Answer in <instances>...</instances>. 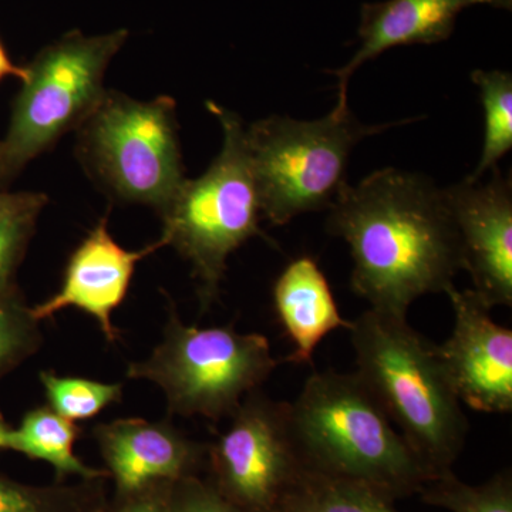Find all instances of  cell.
Masks as SVG:
<instances>
[{"label":"cell","instance_id":"6da1fadb","mask_svg":"<svg viewBox=\"0 0 512 512\" xmlns=\"http://www.w3.org/2000/svg\"><path fill=\"white\" fill-rule=\"evenodd\" d=\"M328 211L326 228L350 248V286L373 311L407 318L417 299L446 292L464 271L443 188L424 175L377 170L343 184Z\"/></svg>","mask_w":512,"mask_h":512},{"label":"cell","instance_id":"7a4b0ae2","mask_svg":"<svg viewBox=\"0 0 512 512\" xmlns=\"http://www.w3.org/2000/svg\"><path fill=\"white\" fill-rule=\"evenodd\" d=\"M349 333L356 376L431 480L451 471L466 444L468 420L441 369L436 345L407 318L373 309L352 320Z\"/></svg>","mask_w":512,"mask_h":512},{"label":"cell","instance_id":"3957f363","mask_svg":"<svg viewBox=\"0 0 512 512\" xmlns=\"http://www.w3.org/2000/svg\"><path fill=\"white\" fill-rule=\"evenodd\" d=\"M288 409L308 470L366 481L396 500L431 480L356 373H313Z\"/></svg>","mask_w":512,"mask_h":512},{"label":"cell","instance_id":"277c9868","mask_svg":"<svg viewBox=\"0 0 512 512\" xmlns=\"http://www.w3.org/2000/svg\"><path fill=\"white\" fill-rule=\"evenodd\" d=\"M224 133L220 154L195 180H185L161 214L165 247L190 262L201 311L220 298L229 256L261 234V201L247 148L245 124L234 111L208 101Z\"/></svg>","mask_w":512,"mask_h":512},{"label":"cell","instance_id":"5b68a950","mask_svg":"<svg viewBox=\"0 0 512 512\" xmlns=\"http://www.w3.org/2000/svg\"><path fill=\"white\" fill-rule=\"evenodd\" d=\"M278 366L261 333H241L232 325H185L171 303L163 340L147 359L128 365L127 377L157 384L168 416L218 423L261 389Z\"/></svg>","mask_w":512,"mask_h":512},{"label":"cell","instance_id":"8992f818","mask_svg":"<svg viewBox=\"0 0 512 512\" xmlns=\"http://www.w3.org/2000/svg\"><path fill=\"white\" fill-rule=\"evenodd\" d=\"M396 124L360 123L348 107L318 120L269 116L245 126L262 218L282 227L306 212L329 210L346 183L353 148Z\"/></svg>","mask_w":512,"mask_h":512},{"label":"cell","instance_id":"52a82bcc","mask_svg":"<svg viewBox=\"0 0 512 512\" xmlns=\"http://www.w3.org/2000/svg\"><path fill=\"white\" fill-rule=\"evenodd\" d=\"M77 128L84 164L114 197L160 214L170 207L187 180L174 99L138 101L106 90Z\"/></svg>","mask_w":512,"mask_h":512},{"label":"cell","instance_id":"ba28073f","mask_svg":"<svg viewBox=\"0 0 512 512\" xmlns=\"http://www.w3.org/2000/svg\"><path fill=\"white\" fill-rule=\"evenodd\" d=\"M127 37L126 29L97 36L73 30L26 64L8 133L0 141L5 183L96 109L106 92L107 67Z\"/></svg>","mask_w":512,"mask_h":512},{"label":"cell","instance_id":"9c48e42d","mask_svg":"<svg viewBox=\"0 0 512 512\" xmlns=\"http://www.w3.org/2000/svg\"><path fill=\"white\" fill-rule=\"evenodd\" d=\"M208 446V481L247 512H281L306 468L293 439L288 403L249 393Z\"/></svg>","mask_w":512,"mask_h":512},{"label":"cell","instance_id":"30bf717a","mask_svg":"<svg viewBox=\"0 0 512 512\" xmlns=\"http://www.w3.org/2000/svg\"><path fill=\"white\" fill-rule=\"evenodd\" d=\"M454 328L436 355L461 404L480 413L512 412V330L491 318L471 289H447Z\"/></svg>","mask_w":512,"mask_h":512},{"label":"cell","instance_id":"8fae6325","mask_svg":"<svg viewBox=\"0 0 512 512\" xmlns=\"http://www.w3.org/2000/svg\"><path fill=\"white\" fill-rule=\"evenodd\" d=\"M488 181L468 180L443 188L456 224L464 271L488 309L512 306V183L500 167Z\"/></svg>","mask_w":512,"mask_h":512},{"label":"cell","instance_id":"7c38bea8","mask_svg":"<svg viewBox=\"0 0 512 512\" xmlns=\"http://www.w3.org/2000/svg\"><path fill=\"white\" fill-rule=\"evenodd\" d=\"M93 437L114 481V498L198 476L207 464L208 444L190 439L170 419H117L97 424Z\"/></svg>","mask_w":512,"mask_h":512},{"label":"cell","instance_id":"4fadbf2b","mask_svg":"<svg viewBox=\"0 0 512 512\" xmlns=\"http://www.w3.org/2000/svg\"><path fill=\"white\" fill-rule=\"evenodd\" d=\"M164 247L160 238L138 251L123 248L111 237L107 218H103L70 255L59 292L32 306L33 316L42 322L74 308L96 319L107 342L116 343L120 332L111 318L126 299L136 266Z\"/></svg>","mask_w":512,"mask_h":512},{"label":"cell","instance_id":"5bb4252c","mask_svg":"<svg viewBox=\"0 0 512 512\" xmlns=\"http://www.w3.org/2000/svg\"><path fill=\"white\" fill-rule=\"evenodd\" d=\"M493 5V0H384L363 3L357 36L359 50L345 66L328 73L338 77L335 109H348V87L357 69L393 47L434 45L453 35L463 10Z\"/></svg>","mask_w":512,"mask_h":512},{"label":"cell","instance_id":"9a60e30c","mask_svg":"<svg viewBox=\"0 0 512 512\" xmlns=\"http://www.w3.org/2000/svg\"><path fill=\"white\" fill-rule=\"evenodd\" d=\"M274 309L293 350L286 362L311 365L320 343L352 322L343 318L328 278L311 256L286 265L272 289Z\"/></svg>","mask_w":512,"mask_h":512},{"label":"cell","instance_id":"2e32d148","mask_svg":"<svg viewBox=\"0 0 512 512\" xmlns=\"http://www.w3.org/2000/svg\"><path fill=\"white\" fill-rule=\"evenodd\" d=\"M80 436L82 429L74 421L64 419L46 404L29 410L19 426L12 429L9 450L49 463L55 468L56 483H63L67 477L110 480L106 468L87 466L76 456L74 444Z\"/></svg>","mask_w":512,"mask_h":512},{"label":"cell","instance_id":"e0dca14e","mask_svg":"<svg viewBox=\"0 0 512 512\" xmlns=\"http://www.w3.org/2000/svg\"><path fill=\"white\" fill-rule=\"evenodd\" d=\"M396 501L366 481L308 470L281 512H400Z\"/></svg>","mask_w":512,"mask_h":512},{"label":"cell","instance_id":"ac0fdd59","mask_svg":"<svg viewBox=\"0 0 512 512\" xmlns=\"http://www.w3.org/2000/svg\"><path fill=\"white\" fill-rule=\"evenodd\" d=\"M107 480L30 485L0 473V512H104L110 503Z\"/></svg>","mask_w":512,"mask_h":512},{"label":"cell","instance_id":"d6986e66","mask_svg":"<svg viewBox=\"0 0 512 512\" xmlns=\"http://www.w3.org/2000/svg\"><path fill=\"white\" fill-rule=\"evenodd\" d=\"M471 80L478 87L483 104V153L468 180H481L498 167L501 158L512 148V74L504 70H474Z\"/></svg>","mask_w":512,"mask_h":512},{"label":"cell","instance_id":"ffe728a7","mask_svg":"<svg viewBox=\"0 0 512 512\" xmlns=\"http://www.w3.org/2000/svg\"><path fill=\"white\" fill-rule=\"evenodd\" d=\"M417 494L424 504L450 512H512V474L503 470L487 483L470 485L451 470L427 481Z\"/></svg>","mask_w":512,"mask_h":512},{"label":"cell","instance_id":"44dd1931","mask_svg":"<svg viewBox=\"0 0 512 512\" xmlns=\"http://www.w3.org/2000/svg\"><path fill=\"white\" fill-rule=\"evenodd\" d=\"M47 406L70 421L90 420L111 404L121 402L123 384L84 377L59 376L53 370L39 373Z\"/></svg>","mask_w":512,"mask_h":512},{"label":"cell","instance_id":"7402d4cb","mask_svg":"<svg viewBox=\"0 0 512 512\" xmlns=\"http://www.w3.org/2000/svg\"><path fill=\"white\" fill-rule=\"evenodd\" d=\"M42 345L40 322L19 288L0 293V379L28 362Z\"/></svg>","mask_w":512,"mask_h":512},{"label":"cell","instance_id":"603a6c76","mask_svg":"<svg viewBox=\"0 0 512 512\" xmlns=\"http://www.w3.org/2000/svg\"><path fill=\"white\" fill-rule=\"evenodd\" d=\"M47 197L39 194L25 207L0 217V293L18 288L15 282Z\"/></svg>","mask_w":512,"mask_h":512},{"label":"cell","instance_id":"cb8c5ba5","mask_svg":"<svg viewBox=\"0 0 512 512\" xmlns=\"http://www.w3.org/2000/svg\"><path fill=\"white\" fill-rule=\"evenodd\" d=\"M168 512H247L222 497L200 476L187 477L171 485Z\"/></svg>","mask_w":512,"mask_h":512},{"label":"cell","instance_id":"d4e9b609","mask_svg":"<svg viewBox=\"0 0 512 512\" xmlns=\"http://www.w3.org/2000/svg\"><path fill=\"white\" fill-rule=\"evenodd\" d=\"M171 485H151L124 498H113L104 512H168Z\"/></svg>","mask_w":512,"mask_h":512},{"label":"cell","instance_id":"484cf974","mask_svg":"<svg viewBox=\"0 0 512 512\" xmlns=\"http://www.w3.org/2000/svg\"><path fill=\"white\" fill-rule=\"evenodd\" d=\"M39 192H8L0 190V217L30 204Z\"/></svg>","mask_w":512,"mask_h":512},{"label":"cell","instance_id":"4316f807","mask_svg":"<svg viewBox=\"0 0 512 512\" xmlns=\"http://www.w3.org/2000/svg\"><path fill=\"white\" fill-rule=\"evenodd\" d=\"M8 76L18 77L20 82H23L26 77V66H18V64L13 63L8 55V50L0 40V82Z\"/></svg>","mask_w":512,"mask_h":512},{"label":"cell","instance_id":"83f0119b","mask_svg":"<svg viewBox=\"0 0 512 512\" xmlns=\"http://www.w3.org/2000/svg\"><path fill=\"white\" fill-rule=\"evenodd\" d=\"M13 427H10L6 420L0 414V451L9 450L10 434Z\"/></svg>","mask_w":512,"mask_h":512},{"label":"cell","instance_id":"f1b7e54d","mask_svg":"<svg viewBox=\"0 0 512 512\" xmlns=\"http://www.w3.org/2000/svg\"><path fill=\"white\" fill-rule=\"evenodd\" d=\"M495 8L511 9L512 0H493Z\"/></svg>","mask_w":512,"mask_h":512},{"label":"cell","instance_id":"f546056e","mask_svg":"<svg viewBox=\"0 0 512 512\" xmlns=\"http://www.w3.org/2000/svg\"><path fill=\"white\" fill-rule=\"evenodd\" d=\"M3 184H5V181H3V171H2V143H0V190H2Z\"/></svg>","mask_w":512,"mask_h":512}]
</instances>
